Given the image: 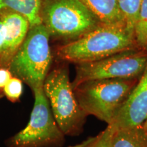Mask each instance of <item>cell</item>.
Returning <instances> with one entry per match:
<instances>
[{"label":"cell","mask_w":147,"mask_h":147,"mask_svg":"<svg viewBox=\"0 0 147 147\" xmlns=\"http://www.w3.org/2000/svg\"><path fill=\"white\" fill-rule=\"evenodd\" d=\"M119 9L127 30L134 35V30L142 0H117Z\"/></svg>","instance_id":"obj_13"},{"label":"cell","mask_w":147,"mask_h":147,"mask_svg":"<svg viewBox=\"0 0 147 147\" xmlns=\"http://www.w3.org/2000/svg\"><path fill=\"white\" fill-rule=\"evenodd\" d=\"M40 16L50 38L57 39L76 40L101 24L82 0H42Z\"/></svg>","instance_id":"obj_5"},{"label":"cell","mask_w":147,"mask_h":147,"mask_svg":"<svg viewBox=\"0 0 147 147\" xmlns=\"http://www.w3.org/2000/svg\"><path fill=\"white\" fill-rule=\"evenodd\" d=\"M29 29V22L23 16L0 10V67L9 68Z\"/></svg>","instance_id":"obj_8"},{"label":"cell","mask_w":147,"mask_h":147,"mask_svg":"<svg viewBox=\"0 0 147 147\" xmlns=\"http://www.w3.org/2000/svg\"><path fill=\"white\" fill-rule=\"evenodd\" d=\"M115 129L108 125L97 136L87 138L78 144L69 147H113V136Z\"/></svg>","instance_id":"obj_15"},{"label":"cell","mask_w":147,"mask_h":147,"mask_svg":"<svg viewBox=\"0 0 147 147\" xmlns=\"http://www.w3.org/2000/svg\"><path fill=\"white\" fill-rule=\"evenodd\" d=\"M3 96H4V95H3V91H1V90H0V99L2 98V97H3Z\"/></svg>","instance_id":"obj_19"},{"label":"cell","mask_w":147,"mask_h":147,"mask_svg":"<svg viewBox=\"0 0 147 147\" xmlns=\"http://www.w3.org/2000/svg\"><path fill=\"white\" fill-rule=\"evenodd\" d=\"M147 116V63L142 74L110 125L115 129L140 126Z\"/></svg>","instance_id":"obj_9"},{"label":"cell","mask_w":147,"mask_h":147,"mask_svg":"<svg viewBox=\"0 0 147 147\" xmlns=\"http://www.w3.org/2000/svg\"><path fill=\"white\" fill-rule=\"evenodd\" d=\"M138 79L91 80L79 84L73 89L86 115L94 116L110 125Z\"/></svg>","instance_id":"obj_4"},{"label":"cell","mask_w":147,"mask_h":147,"mask_svg":"<svg viewBox=\"0 0 147 147\" xmlns=\"http://www.w3.org/2000/svg\"><path fill=\"white\" fill-rule=\"evenodd\" d=\"M82 1L101 23L105 25H125L117 0Z\"/></svg>","instance_id":"obj_11"},{"label":"cell","mask_w":147,"mask_h":147,"mask_svg":"<svg viewBox=\"0 0 147 147\" xmlns=\"http://www.w3.org/2000/svg\"><path fill=\"white\" fill-rule=\"evenodd\" d=\"M2 91L3 95L10 102H18L23 93V82L20 78L12 76Z\"/></svg>","instance_id":"obj_16"},{"label":"cell","mask_w":147,"mask_h":147,"mask_svg":"<svg viewBox=\"0 0 147 147\" xmlns=\"http://www.w3.org/2000/svg\"><path fill=\"white\" fill-rule=\"evenodd\" d=\"M42 0H0V10L14 12L23 16L29 23V27L42 24Z\"/></svg>","instance_id":"obj_10"},{"label":"cell","mask_w":147,"mask_h":147,"mask_svg":"<svg viewBox=\"0 0 147 147\" xmlns=\"http://www.w3.org/2000/svg\"><path fill=\"white\" fill-rule=\"evenodd\" d=\"M113 143V147H147V134L142 125L115 129Z\"/></svg>","instance_id":"obj_12"},{"label":"cell","mask_w":147,"mask_h":147,"mask_svg":"<svg viewBox=\"0 0 147 147\" xmlns=\"http://www.w3.org/2000/svg\"><path fill=\"white\" fill-rule=\"evenodd\" d=\"M139 49L125 25L101 23L76 40L58 46L55 55L59 62L76 64L95 61L122 51Z\"/></svg>","instance_id":"obj_1"},{"label":"cell","mask_w":147,"mask_h":147,"mask_svg":"<svg viewBox=\"0 0 147 147\" xmlns=\"http://www.w3.org/2000/svg\"><path fill=\"white\" fill-rule=\"evenodd\" d=\"M134 37L138 47L147 51V0H142L134 27Z\"/></svg>","instance_id":"obj_14"},{"label":"cell","mask_w":147,"mask_h":147,"mask_svg":"<svg viewBox=\"0 0 147 147\" xmlns=\"http://www.w3.org/2000/svg\"><path fill=\"white\" fill-rule=\"evenodd\" d=\"M147 63V51L134 49L122 51L102 59L76 64L73 89L82 82L104 79H138Z\"/></svg>","instance_id":"obj_7"},{"label":"cell","mask_w":147,"mask_h":147,"mask_svg":"<svg viewBox=\"0 0 147 147\" xmlns=\"http://www.w3.org/2000/svg\"><path fill=\"white\" fill-rule=\"evenodd\" d=\"M49 40V32L42 24L29 27L9 66L12 76L21 79L32 92L43 89L44 82L51 68L53 55Z\"/></svg>","instance_id":"obj_3"},{"label":"cell","mask_w":147,"mask_h":147,"mask_svg":"<svg viewBox=\"0 0 147 147\" xmlns=\"http://www.w3.org/2000/svg\"><path fill=\"white\" fill-rule=\"evenodd\" d=\"M43 90L53 117L64 135H80L87 116L75 96L67 63L59 62L51 68L44 82Z\"/></svg>","instance_id":"obj_2"},{"label":"cell","mask_w":147,"mask_h":147,"mask_svg":"<svg viewBox=\"0 0 147 147\" xmlns=\"http://www.w3.org/2000/svg\"><path fill=\"white\" fill-rule=\"evenodd\" d=\"M12 77L10 69L5 67H0V90L2 91L5 84Z\"/></svg>","instance_id":"obj_17"},{"label":"cell","mask_w":147,"mask_h":147,"mask_svg":"<svg viewBox=\"0 0 147 147\" xmlns=\"http://www.w3.org/2000/svg\"><path fill=\"white\" fill-rule=\"evenodd\" d=\"M34 104L27 126L5 141L6 147H60L65 136L53 117L43 89L33 91Z\"/></svg>","instance_id":"obj_6"},{"label":"cell","mask_w":147,"mask_h":147,"mask_svg":"<svg viewBox=\"0 0 147 147\" xmlns=\"http://www.w3.org/2000/svg\"><path fill=\"white\" fill-rule=\"evenodd\" d=\"M142 126H143V127H144V129L145 132H146V134H147V116H146V119H145L144 122L143 123Z\"/></svg>","instance_id":"obj_18"}]
</instances>
